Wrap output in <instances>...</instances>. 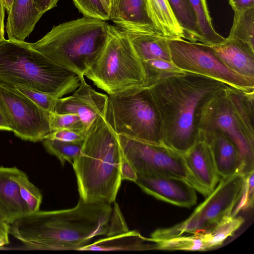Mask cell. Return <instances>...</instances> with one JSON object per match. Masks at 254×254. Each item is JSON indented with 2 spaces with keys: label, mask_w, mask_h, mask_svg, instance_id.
Instances as JSON below:
<instances>
[{
  "label": "cell",
  "mask_w": 254,
  "mask_h": 254,
  "mask_svg": "<svg viewBox=\"0 0 254 254\" xmlns=\"http://www.w3.org/2000/svg\"><path fill=\"white\" fill-rule=\"evenodd\" d=\"M110 204L79 199L74 207L29 213L9 224V234L26 249L75 250L98 236L107 235Z\"/></svg>",
  "instance_id": "6da1fadb"
},
{
  "label": "cell",
  "mask_w": 254,
  "mask_h": 254,
  "mask_svg": "<svg viewBox=\"0 0 254 254\" xmlns=\"http://www.w3.org/2000/svg\"><path fill=\"white\" fill-rule=\"evenodd\" d=\"M226 84L187 71L160 79L146 88L157 112L163 144L184 154L197 139L195 115L200 104Z\"/></svg>",
  "instance_id": "7a4b0ae2"
},
{
  "label": "cell",
  "mask_w": 254,
  "mask_h": 254,
  "mask_svg": "<svg viewBox=\"0 0 254 254\" xmlns=\"http://www.w3.org/2000/svg\"><path fill=\"white\" fill-rule=\"evenodd\" d=\"M123 157L117 135L104 117L88 128L79 156L72 163L79 198L86 202L111 204L121 185Z\"/></svg>",
  "instance_id": "3957f363"
},
{
  "label": "cell",
  "mask_w": 254,
  "mask_h": 254,
  "mask_svg": "<svg viewBox=\"0 0 254 254\" xmlns=\"http://www.w3.org/2000/svg\"><path fill=\"white\" fill-rule=\"evenodd\" d=\"M254 93L226 85L207 97L195 115L197 134L220 131L238 149L243 162L242 175L254 170Z\"/></svg>",
  "instance_id": "277c9868"
},
{
  "label": "cell",
  "mask_w": 254,
  "mask_h": 254,
  "mask_svg": "<svg viewBox=\"0 0 254 254\" xmlns=\"http://www.w3.org/2000/svg\"><path fill=\"white\" fill-rule=\"evenodd\" d=\"M80 77L32 48L29 43L5 39L0 41V83L60 98L77 88Z\"/></svg>",
  "instance_id": "5b68a950"
},
{
  "label": "cell",
  "mask_w": 254,
  "mask_h": 254,
  "mask_svg": "<svg viewBox=\"0 0 254 254\" xmlns=\"http://www.w3.org/2000/svg\"><path fill=\"white\" fill-rule=\"evenodd\" d=\"M109 27L106 21L83 16L54 26L41 39L29 45L81 76L105 45Z\"/></svg>",
  "instance_id": "8992f818"
},
{
  "label": "cell",
  "mask_w": 254,
  "mask_h": 254,
  "mask_svg": "<svg viewBox=\"0 0 254 254\" xmlns=\"http://www.w3.org/2000/svg\"><path fill=\"white\" fill-rule=\"evenodd\" d=\"M84 75L109 95L143 87L145 79L142 61L126 32L111 25L105 45Z\"/></svg>",
  "instance_id": "52a82bcc"
},
{
  "label": "cell",
  "mask_w": 254,
  "mask_h": 254,
  "mask_svg": "<svg viewBox=\"0 0 254 254\" xmlns=\"http://www.w3.org/2000/svg\"><path fill=\"white\" fill-rule=\"evenodd\" d=\"M104 118L117 135L163 144L159 118L146 88L109 94Z\"/></svg>",
  "instance_id": "ba28073f"
},
{
  "label": "cell",
  "mask_w": 254,
  "mask_h": 254,
  "mask_svg": "<svg viewBox=\"0 0 254 254\" xmlns=\"http://www.w3.org/2000/svg\"><path fill=\"white\" fill-rule=\"evenodd\" d=\"M123 156L137 176L172 177L183 179L204 196L209 195L188 168L183 154L163 144L154 143L119 134Z\"/></svg>",
  "instance_id": "9c48e42d"
},
{
  "label": "cell",
  "mask_w": 254,
  "mask_h": 254,
  "mask_svg": "<svg viewBox=\"0 0 254 254\" xmlns=\"http://www.w3.org/2000/svg\"><path fill=\"white\" fill-rule=\"evenodd\" d=\"M244 183V176L240 174L222 178L190 217L174 226L155 230L151 235V240L165 239L211 229L223 217L232 214L241 197Z\"/></svg>",
  "instance_id": "30bf717a"
},
{
  "label": "cell",
  "mask_w": 254,
  "mask_h": 254,
  "mask_svg": "<svg viewBox=\"0 0 254 254\" xmlns=\"http://www.w3.org/2000/svg\"><path fill=\"white\" fill-rule=\"evenodd\" d=\"M172 62L182 70L203 75L247 93H254V78L227 67L208 45L184 39H168Z\"/></svg>",
  "instance_id": "8fae6325"
},
{
  "label": "cell",
  "mask_w": 254,
  "mask_h": 254,
  "mask_svg": "<svg viewBox=\"0 0 254 254\" xmlns=\"http://www.w3.org/2000/svg\"><path fill=\"white\" fill-rule=\"evenodd\" d=\"M0 107L9 121L12 131L21 139L43 141L51 133L50 113L13 87L0 83Z\"/></svg>",
  "instance_id": "7c38bea8"
},
{
  "label": "cell",
  "mask_w": 254,
  "mask_h": 254,
  "mask_svg": "<svg viewBox=\"0 0 254 254\" xmlns=\"http://www.w3.org/2000/svg\"><path fill=\"white\" fill-rule=\"evenodd\" d=\"M108 99L107 95L95 90L82 75L79 86L71 95L57 99L55 112L78 115L88 129L96 118L104 116Z\"/></svg>",
  "instance_id": "4fadbf2b"
},
{
  "label": "cell",
  "mask_w": 254,
  "mask_h": 254,
  "mask_svg": "<svg viewBox=\"0 0 254 254\" xmlns=\"http://www.w3.org/2000/svg\"><path fill=\"white\" fill-rule=\"evenodd\" d=\"M145 193L181 207L196 203L195 189L186 181L176 177L137 176L135 182Z\"/></svg>",
  "instance_id": "5bb4252c"
},
{
  "label": "cell",
  "mask_w": 254,
  "mask_h": 254,
  "mask_svg": "<svg viewBox=\"0 0 254 254\" xmlns=\"http://www.w3.org/2000/svg\"><path fill=\"white\" fill-rule=\"evenodd\" d=\"M109 15L123 30L160 36L149 16L146 0H110Z\"/></svg>",
  "instance_id": "9a60e30c"
},
{
  "label": "cell",
  "mask_w": 254,
  "mask_h": 254,
  "mask_svg": "<svg viewBox=\"0 0 254 254\" xmlns=\"http://www.w3.org/2000/svg\"><path fill=\"white\" fill-rule=\"evenodd\" d=\"M183 156L194 178L210 193L216 187L220 177L209 143L197 136L196 142Z\"/></svg>",
  "instance_id": "2e32d148"
},
{
  "label": "cell",
  "mask_w": 254,
  "mask_h": 254,
  "mask_svg": "<svg viewBox=\"0 0 254 254\" xmlns=\"http://www.w3.org/2000/svg\"><path fill=\"white\" fill-rule=\"evenodd\" d=\"M209 144L218 175L226 178L242 175L243 162L241 154L233 142L220 131L208 134H197Z\"/></svg>",
  "instance_id": "e0dca14e"
},
{
  "label": "cell",
  "mask_w": 254,
  "mask_h": 254,
  "mask_svg": "<svg viewBox=\"0 0 254 254\" xmlns=\"http://www.w3.org/2000/svg\"><path fill=\"white\" fill-rule=\"evenodd\" d=\"M216 57L229 68L254 78V49L238 40L226 38L220 44L209 45Z\"/></svg>",
  "instance_id": "ac0fdd59"
},
{
  "label": "cell",
  "mask_w": 254,
  "mask_h": 254,
  "mask_svg": "<svg viewBox=\"0 0 254 254\" xmlns=\"http://www.w3.org/2000/svg\"><path fill=\"white\" fill-rule=\"evenodd\" d=\"M16 167H0V214L8 224L29 213L14 176Z\"/></svg>",
  "instance_id": "d6986e66"
},
{
  "label": "cell",
  "mask_w": 254,
  "mask_h": 254,
  "mask_svg": "<svg viewBox=\"0 0 254 254\" xmlns=\"http://www.w3.org/2000/svg\"><path fill=\"white\" fill-rule=\"evenodd\" d=\"M8 14L6 31L8 40L13 42L25 41L43 15L34 0H14Z\"/></svg>",
  "instance_id": "ffe728a7"
},
{
  "label": "cell",
  "mask_w": 254,
  "mask_h": 254,
  "mask_svg": "<svg viewBox=\"0 0 254 254\" xmlns=\"http://www.w3.org/2000/svg\"><path fill=\"white\" fill-rule=\"evenodd\" d=\"M154 242L136 231L107 236L78 250L88 251H144L154 250Z\"/></svg>",
  "instance_id": "44dd1931"
},
{
  "label": "cell",
  "mask_w": 254,
  "mask_h": 254,
  "mask_svg": "<svg viewBox=\"0 0 254 254\" xmlns=\"http://www.w3.org/2000/svg\"><path fill=\"white\" fill-rule=\"evenodd\" d=\"M146 2L149 16L161 36L186 40L168 0H146Z\"/></svg>",
  "instance_id": "7402d4cb"
},
{
  "label": "cell",
  "mask_w": 254,
  "mask_h": 254,
  "mask_svg": "<svg viewBox=\"0 0 254 254\" xmlns=\"http://www.w3.org/2000/svg\"><path fill=\"white\" fill-rule=\"evenodd\" d=\"M125 31L141 61L160 59L172 62L167 38L159 35Z\"/></svg>",
  "instance_id": "603a6c76"
},
{
  "label": "cell",
  "mask_w": 254,
  "mask_h": 254,
  "mask_svg": "<svg viewBox=\"0 0 254 254\" xmlns=\"http://www.w3.org/2000/svg\"><path fill=\"white\" fill-rule=\"evenodd\" d=\"M153 241L154 250L204 251L215 248L209 230Z\"/></svg>",
  "instance_id": "cb8c5ba5"
},
{
  "label": "cell",
  "mask_w": 254,
  "mask_h": 254,
  "mask_svg": "<svg viewBox=\"0 0 254 254\" xmlns=\"http://www.w3.org/2000/svg\"><path fill=\"white\" fill-rule=\"evenodd\" d=\"M195 19L199 42L208 45L223 43L225 38L214 29L206 0H189Z\"/></svg>",
  "instance_id": "d4e9b609"
},
{
  "label": "cell",
  "mask_w": 254,
  "mask_h": 254,
  "mask_svg": "<svg viewBox=\"0 0 254 254\" xmlns=\"http://www.w3.org/2000/svg\"><path fill=\"white\" fill-rule=\"evenodd\" d=\"M227 38L238 40L254 49V7L234 11L233 24Z\"/></svg>",
  "instance_id": "484cf974"
},
{
  "label": "cell",
  "mask_w": 254,
  "mask_h": 254,
  "mask_svg": "<svg viewBox=\"0 0 254 254\" xmlns=\"http://www.w3.org/2000/svg\"><path fill=\"white\" fill-rule=\"evenodd\" d=\"M145 79L143 87L147 88L157 81L187 72L178 67L172 62L160 59L141 61Z\"/></svg>",
  "instance_id": "4316f807"
},
{
  "label": "cell",
  "mask_w": 254,
  "mask_h": 254,
  "mask_svg": "<svg viewBox=\"0 0 254 254\" xmlns=\"http://www.w3.org/2000/svg\"><path fill=\"white\" fill-rule=\"evenodd\" d=\"M187 40L199 42L195 17L189 0H168Z\"/></svg>",
  "instance_id": "83f0119b"
},
{
  "label": "cell",
  "mask_w": 254,
  "mask_h": 254,
  "mask_svg": "<svg viewBox=\"0 0 254 254\" xmlns=\"http://www.w3.org/2000/svg\"><path fill=\"white\" fill-rule=\"evenodd\" d=\"M43 144L50 154L55 156L64 165L66 162L72 164L80 154L82 143H74L45 138Z\"/></svg>",
  "instance_id": "f1b7e54d"
},
{
  "label": "cell",
  "mask_w": 254,
  "mask_h": 254,
  "mask_svg": "<svg viewBox=\"0 0 254 254\" xmlns=\"http://www.w3.org/2000/svg\"><path fill=\"white\" fill-rule=\"evenodd\" d=\"M14 179L29 213L39 211L42 200V195L40 190L29 180L26 174L18 169L15 173Z\"/></svg>",
  "instance_id": "f546056e"
},
{
  "label": "cell",
  "mask_w": 254,
  "mask_h": 254,
  "mask_svg": "<svg viewBox=\"0 0 254 254\" xmlns=\"http://www.w3.org/2000/svg\"><path fill=\"white\" fill-rule=\"evenodd\" d=\"M49 124L51 132L61 129L86 131L87 127L79 116L75 114L50 113Z\"/></svg>",
  "instance_id": "4dcf8cb0"
},
{
  "label": "cell",
  "mask_w": 254,
  "mask_h": 254,
  "mask_svg": "<svg viewBox=\"0 0 254 254\" xmlns=\"http://www.w3.org/2000/svg\"><path fill=\"white\" fill-rule=\"evenodd\" d=\"M74 5L84 16L107 21L109 12L100 0H72Z\"/></svg>",
  "instance_id": "1f68e13d"
},
{
  "label": "cell",
  "mask_w": 254,
  "mask_h": 254,
  "mask_svg": "<svg viewBox=\"0 0 254 254\" xmlns=\"http://www.w3.org/2000/svg\"><path fill=\"white\" fill-rule=\"evenodd\" d=\"M27 97L38 106L50 113L55 112L58 98L43 92L22 87H12Z\"/></svg>",
  "instance_id": "d6a6232c"
},
{
  "label": "cell",
  "mask_w": 254,
  "mask_h": 254,
  "mask_svg": "<svg viewBox=\"0 0 254 254\" xmlns=\"http://www.w3.org/2000/svg\"><path fill=\"white\" fill-rule=\"evenodd\" d=\"M239 203L236 205V208L232 215L236 216L241 210L253 208L254 202V170L244 176V183L242 194Z\"/></svg>",
  "instance_id": "836d02e7"
},
{
  "label": "cell",
  "mask_w": 254,
  "mask_h": 254,
  "mask_svg": "<svg viewBox=\"0 0 254 254\" xmlns=\"http://www.w3.org/2000/svg\"><path fill=\"white\" fill-rule=\"evenodd\" d=\"M86 133L87 131H79L68 129H61L52 131L46 138L69 142L82 143L85 138Z\"/></svg>",
  "instance_id": "e575fe53"
},
{
  "label": "cell",
  "mask_w": 254,
  "mask_h": 254,
  "mask_svg": "<svg viewBox=\"0 0 254 254\" xmlns=\"http://www.w3.org/2000/svg\"><path fill=\"white\" fill-rule=\"evenodd\" d=\"M128 229L125 221L118 204L115 203L111 217L107 236H113L128 231Z\"/></svg>",
  "instance_id": "d590c367"
},
{
  "label": "cell",
  "mask_w": 254,
  "mask_h": 254,
  "mask_svg": "<svg viewBox=\"0 0 254 254\" xmlns=\"http://www.w3.org/2000/svg\"><path fill=\"white\" fill-rule=\"evenodd\" d=\"M120 175L122 180H127L135 182L137 178L135 171L123 156L121 164Z\"/></svg>",
  "instance_id": "8d00e7d4"
},
{
  "label": "cell",
  "mask_w": 254,
  "mask_h": 254,
  "mask_svg": "<svg viewBox=\"0 0 254 254\" xmlns=\"http://www.w3.org/2000/svg\"><path fill=\"white\" fill-rule=\"evenodd\" d=\"M229 3L234 11L254 7V0H229Z\"/></svg>",
  "instance_id": "74e56055"
},
{
  "label": "cell",
  "mask_w": 254,
  "mask_h": 254,
  "mask_svg": "<svg viewBox=\"0 0 254 254\" xmlns=\"http://www.w3.org/2000/svg\"><path fill=\"white\" fill-rule=\"evenodd\" d=\"M9 224L0 218V249L9 243Z\"/></svg>",
  "instance_id": "f35d334b"
},
{
  "label": "cell",
  "mask_w": 254,
  "mask_h": 254,
  "mask_svg": "<svg viewBox=\"0 0 254 254\" xmlns=\"http://www.w3.org/2000/svg\"><path fill=\"white\" fill-rule=\"evenodd\" d=\"M59 0H34L37 9L43 14L57 6Z\"/></svg>",
  "instance_id": "ab89813d"
},
{
  "label": "cell",
  "mask_w": 254,
  "mask_h": 254,
  "mask_svg": "<svg viewBox=\"0 0 254 254\" xmlns=\"http://www.w3.org/2000/svg\"><path fill=\"white\" fill-rule=\"evenodd\" d=\"M0 130L12 131L9 121L0 107Z\"/></svg>",
  "instance_id": "60d3db41"
},
{
  "label": "cell",
  "mask_w": 254,
  "mask_h": 254,
  "mask_svg": "<svg viewBox=\"0 0 254 254\" xmlns=\"http://www.w3.org/2000/svg\"><path fill=\"white\" fill-rule=\"evenodd\" d=\"M5 10L4 6L0 0V41L5 39L4 24Z\"/></svg>",
  "instance_id": "b9f144b4"
},
{
  "label": "cell",
  "mask_w": 254,
  "mask_h": 254,
  "mask_svg": "<svg viewBox=\"0 0 254 254\" xmlns=\"http://www.w3.org/2000/svg\"><path fill=\"white\" fill-rule=\"evenodd\" d=\"M2 1L5 10L8 13L10 12L11 7L14 0H1Z\"/></svg>",
  "instance_id": "7bdbcfd3"
},
{
  "label": "cell",
  "mask_w": 254,
  "mask_h": 254,
  "mask_svg": "<svg viewBox=\"0 0 254 254\" xmlns=\"http://www.w3.org/2000/svg\"><path fill=\"white\" fill-rule=\"evenodd\" d=\"M106 10L109 12L110 0H100Z\"/></svg>",
  "instance_id": "ee69618b"
},
{
  "label": "cell",
  "mask_w": 254,
  "mask_h": 254,
  "mask_svg": "<svg viewBox=\"0 0 254 254\" xmlns=\"http://www.w3.org/2000/svg\"><path fill=\"white\" fill-rule=\"evenodd\" d=\"M0 218L2 219V217H1V215H0Z\"/></svg>",
  "instance_id": "f6af8a7d"
}]
</instances>
